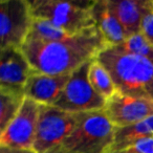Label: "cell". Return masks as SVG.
<instances>
[{
    "label": "cell",
    "instance_id": "9",
    "mask_svg": "<svg viewBox=\"0 0 153 153\" xmlns=\"http://www.w3.org/2000/svg\"><path fill=\"white\" fill-rule=\"evenodd\" d=\"M104 112L117 128L137 124L153 115V102L115 92L106 101Z\"/></svg>",
    "mask_w": 153,
    "mask_h": 153
},
{
    "label": "cell",
    "instance_id": "20",
    "mask_svg": "<svg viewBox=\"0 0 153 153\" xmlns=\"http://www.w3.org/2000/svg\"><path fill=\"white\" fill-rule=\"evenodd\" d=\"M124 149L131 153H153V136L133 140Z\"/></svg>",
    "mask_w": 153,
    "mask_h": 153
},
{
    "label": "cell",
    "instance_id": "16",
    "mask_svg": "<svg viewBox=\"0 0 153 153\" xmlns=\"http://www.w3.org/2000/svg\"><path fill=\"white\" fill-rule=\"evenodd\" d=\"M0 132L16 117L25 100V94L0 89Z\"/></svg>",
    "mask_w": 153,
    "mask_h": 153
},
{
    "label": "cell",
    "instance_id": "3",
    "mask_svg": "<svg viewBox=\"0 0 153 153\" xmlns=\"http://www.w3.org/2000/svg\"><path fill=\"white\" fill-rule=\"evenodd\" d=\"M117 127L104 110L78 113L71 133L61 147L74 153H108L114 143Z\"/></svg>",
    "mask_w": 153,
    "mask_h": 153
},
{
    "label": "cell",
    "instance_id": "6",
    "mask_svg": "<svg viewBox=\"0 0 153 153\" xmlns=\"http://www.w3.org/2000/svg\"><path fill=\"white\" fill-rule=\"evenodd\" d=\"M78 120V113H71L51 105H40L34 150L37 153L60 147L71 133Z\"/></svg>",
    "mask_w": 153,
    "mask_h": 153
},
{
    "label": "cell",
    "instance_id": "14",
    "mask_svg": "<svg viewBox=\"0 0 153 153\" xmlns=\"http://www.w3.org/2000/svg\"><path fill=\"white\" fill-rule=\"evenodd\" d=\"M149 136H153V115L129 127L117 128L114 143L108 153L119 152L129 143Z\"/></svg>",
    "mask_w": 153,
    "mask_h": 153
},
{
    "label": "cell",
    "instance_id": "21",
    "mask_svg": "<svg viewBox=\"0 0 153 153\" xmlns=\"http://www.w3.org/2000/svg\"><path fill=\"white\" fill-rule=\"evenodd\" d=\"M0 153H37L34 149H12L0 147Z\"/></svg>",
    "mask_w": 153,
    "mask_h": 153
},
{
    "label": "cell",
    "instance_id": "7",
    "mask_svg": "<svg viewBox=\"0 0 153 153\" xmlns=\"http://www.w3.org/2000/svg\"><path fill=\"white\" fill-rule=\"evenodd\" d=\"M34 23L28 0L0 1V39L1 47H19L25 43Z\"/></svg>",
    "mask_w": 153,
    "mask_h": 153
},
{
    "label": "cell",
    "instance_id": "8",
    "mask_svg": "<svg viewBox=\"0 0 153 153\" xmlns=\"http://www.w3.org/2000/svg\"><path fill=\"white\" fill-rule=\"evenodd\" d=\"M40 104L25 98L22 107L9 126L0 132V147L34 149Z\"/></svg>",
    "mask_w": 153,
    "mask_h": 153
},
{
    "label": "cell",
    "instance_id": "15",
    "mask_svg": "<svg viewBox=\"0 0 153 153\" xmlns=\"http://www.w3.org/2000/svg\"><path fill=\"white\" fill-rule=\"evenodd\" d=\"M89 82L98 94L105 100L110 99L117 92L114 83L105 67L94 58L91 61L88 72Z\"/></svg>",
    "mask_w": 153,
    "mask_h": 153
},
{
    "label": "cell",
    "instance_id": "10",
    "mask_svg": "<svg viewBox=\"0 0 153 153\" xmlns=\"http://www.w3.org/2000/svg\"><path fill=\"white\" fill-rule=\"evenodd\" d=\"M33 71L34 68L21 48L7 47L1 49L0 89L24 94L26 82Z\"/></svg>",
    "mask_w": 153,
    "mask_h": 153
},
{
    "label": "cell",
    "instance_id": "4",
    "mask_svg": "<svg viewBox=\"0 0 153 153\" xmlns=\"http://www.w3.org/2000/svg\"><path fill=\"white\" fill-rule=\"evenodd\" d=\"M94 3L96 0L30 1L34 18L48 20L55 26L71 36L96 26V22L92 17V7Z\"/></svg>",
    "mask_w": 153,
    "mask_h": 153
},
{
    "label": "cell",
    "instance_id": "2",
    "mask_svg": "<svg viewBox=\"0 0 153 153\" xmlns=\"http://www.w3.org/2000/svg\"><path fill=\"white\" fill-rule=\"evenodd\" d=\"M110 74L115 89L124 96L153 102V62L107 46L96 57Z\"/></svg>",
    "mask_w": 153,
    "mask_h": 153
},
{
    "label": "cell",
    "instance_id": "5",
    "mask_svg": "<svg viewBox=\"0 0 153 153\" xmlns=\"http://www.w3.org/2000/svg\"><path fill=\"white\" fill-rule=\"evenodd\" d=\"M92 60L86 62L71 72L61 96L53 106L71 113L88 112L104 109L106 100L97 94L88 78Z\"/></svg>",
    "mask_w": 153,
    "mask_h": 153
},
{
    "label": "cell",
    "instance_id": "19",
    "mask_svg": "<svg viewBox=\"0 0 153 153\" xmlns=\"http://www.w3.org/2000/svg\"><path fill=\"white\" fill-rule=\"evenodd\" d=\"M140 33L153 45V0H145L140 22Z\"/></svg>",
    "mask_w": 153,
    "mask_h": 153
},
{
    "label": "cell",
    "instance_id": "1",
    "mask_svg": "<svg viewBox=\"0 0 153 153\" xmlns=\"http://www.w3.org/2000/svg\"><path fill=\"white\" fill-rule=\"evenodd\" d=\"M108 46L96 26L58 41L26 39L21 49L36 71L51 76L70 74Z\"/></svg>",
    "mask_w": 153,
    "mask_h": 153
},
{
    "label": "cell",
    "instance_id": "13",
    "mask_svg": "<svg viewBox=\"0 0 153 153\" xmlns=\"http://www.w3.org/2000/svg\"><path fill=\"white\" fill-rule=\"evenodd\" d=\"M110 9L119 19L126 37L140 33L145 0H107Z\"/></svg>",
    "mask_w": 153,
    "mask_h": 153
},
{
    "label": "cell",
    "instance_id": "18",
    "mask_svg": "<svg viewBox=\"0 0 153 153\" xmlns=\"http://www.w3.org/2000/svg\"><path fill=\"white\" fill-rule=\"evenodd\" d=\"M113 47H117L120 51L131 55L146 58L153 62V45L145 38L142 33H137L128 37L122 44Z\"/></svg>",
    "mask_w": 153,
    "mask_h": 153
},
{
    "label": "cell",
    "instance_id": "12",
    "mask_svg": "<svg viewBox=\"0 0 153 153\" xmlns=\"http://www.w3.org/2000/svg\"><path fill=\"white\" fill-rule=\"evenodd\" d=\"M92 17L108 46H119L127 39L119 19L110 9L107 0H96L92 7Z\"/></svg>",
    "mask_w": 153,
    "mask_h": 153
},
{
    "label": "cell",
    "instance_id": "11",
    "mask_svg": "<svg viewBox=\"0 0 153 153\" xmlns=\"http://www.w3.org/2000/svg\"><path fill=\"white\" fill-rule=\"evenodd\" d=\"M70 74L51 76L34 69L24 88L25 98L30 99L40 105L53 106L61 96Z\"/></svg>",
    "mask_w": 153,
    "mask_h": 153
},
{
    "label": "cell",
    "instance_id": "17",
    "mask_svg": "<svg viewBox=\"0 0 153 153\" xmlns=\"http://www.w3.org/2000/svg\"><path fill=\"white\" fill-rule=\"evenodd\" d=\"M68 37H71V35L60 30L59 27L55 26L48 20L34 18L32 30H30L27 39L41 41H58L63 40Z\"/></svg>",
    "mask_w": 153,
    "mask_h": 153
},
{
    "label": "cell",
    "instance_id": "23",
    "mask_svg": "<svg viewBox=\"0 0 153 153\" xmlns=\"http://www.w3.org/2000/svg\"><path fill=\"white\" fill-rule=\"evenodd\" d=\"M115 153H131V152H129V151H127L126 149H124V150H121V151H119V152H115Z\"/></svg>",
    "mask_w": 153,
    "mask_h": 153
},
{
    "label": "cell",
    "instance_id": "22",
    "mask_svg": "<svg viewBox=\"0 0 153 153\" xmlns=\"http://www.w3.org/2000/svg\"><path fill=\"white\" fill-rule=\"evenodd\" d=\"M45 153H74V152H70V151L66 150V149H64L63 147H57V148L55 149H51V150L47 151V152Z\"/></svg>",
    "mask_w": 153,
    "mask_h": 153
}]
</instances>
